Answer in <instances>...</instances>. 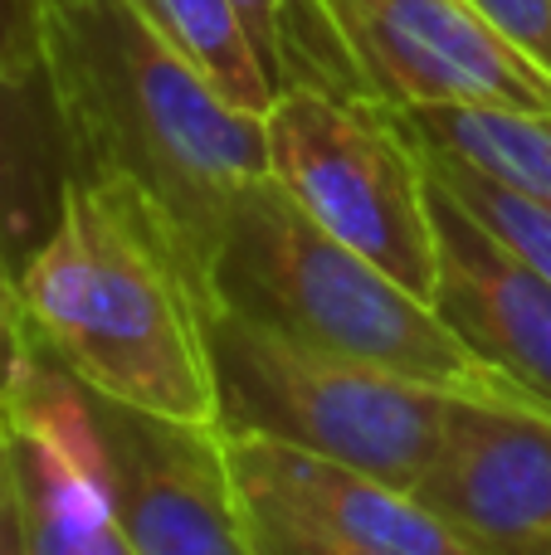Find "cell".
<instances>
[{
	"label": "cell",
	"instance_id": "277c9868",
	"mask_svg": "<svg viewBox=\"0 0 551 555\" xmlns=\"http://www.w3.org/2000/svg\"><path fill=\"white\" fill-rule=\"evenodd\" d=\"M215 424L230 439H269L347 463L396 488H420L439 453L449 395L367 361L215 307L205 312Z\"/></svg>",
	"mask_w": 551,
	"mask_h": 555
},
{
	"label": "cell",
	"instance_id": "ba28073f",
	"mask_svg": "<svg viewBox=\"0 0 551 555\" xmlns=\"http://www.w3.org/2000/svg\"><path fill=\"white\" fill-rule=\"evenodd\" d=\"M25 555H137L117 517L113 468L88 390L39 346L0 395Z\"/></svg>",
	"mask_w": 551,
	"mask_h": 555
},
{
	"label": "cell",
	"instance_id": "ac0fdd59",
	"mask_svg": "<svg viewBox=\"0 0 551 555\" xmlns=\"http://www.w3.org/2000/svg\"><path fill=\"white\" fill-rule=\"evenodd\" d=\"M44 25L49 0H0V64L5 68H44Z\"/></svg>",
	"mask_w": 551,
	"mask_h": 555
},
{
	"label": "cell",
	"instance_id": "44dd1931",
	"mask_svg": "<svg viewBox=\"0 0 551 555\" xmlns=\"http://www.w3.org/2000/svg\"><path fill=\"white\" fill-rule=\"evenodd\" d=\"M0 555H25V537H20V502H15V468H10L5 424H0Z\"/></svg>",
	"mask_w": 551,
	"mask_h": 555
},
{
	"label": "cell",
	"instance_id": "4fadbf2b",
	"mask_svg": "<svg viewBox=\"0 0 551 555\" xmlns=\"http://www.w3.org/2000/svg\"><path fill=\"white\" fill-rule=\"evenodd\" d=\"M396 113L420 146L454 156L464 166H478L494 181L551 205V113L484 103L396 107Z\"/></svg>",
	"mask_w": 551,
	"mask_h": 555
},
{
	"label": "cell",
	"instance_id": "8992f818",
	"mask_svg": "<svg viewBox=\"0 0 551 555\" xmlns=\"http://www.w3.org/2000/svg\"><path fill=\"white\" fill-rule=\"evenodd\" d=\"M367 98L386 107H527L551 113V74L469 0H318Z\"/></svg>",
	"mask_w": 551,
	"mask_h": 555
},
{
	"label": "cell",
	"instance_id": "d6986e66",
	"mask_svg": "<svg viewBox=\"0 0 551 555\" xmlns=\"http://www.w3.org/2000/svg\"><path fill=\"white\" fill-rule=\"evenodd\" d=\"M35 351H39V341H35V332H29L25 302H20V283L0 269V395L25 375Z\"/></svg>",
	"mask_w": 551,
	"mask_h": 555
},
{
	"label": "cell",
	"instance_id": "e0dca14e",
	"mask_svg": "<svg viewBox=\"0 0 551 555\" xmlns=\"http://www.w3.org/2000/svg\"><path fill=\"white\" fill-rule=\"evenodd\" d=\"M469 5L551 74V0H469Z\"/></svg>",
	"mask_w": 551,
	"mask_h": 555
},
{
	"label": "cell",
	"instance_id": "9c48e42d",
	"mask_svg": "<svg viewBox=\"0 0 551 555\" xmlns=\"http://www.w3.org/2000/svg\"><path fill=\"white\" fill-rule=\"evenodd\" d=\"M415 492L498 555H551V410L449 395Z\"/></svg>",
	"mask_w": 551,
	"mask_h": 555
},
{
	"label": "cell",
	"instance_id": "52a82bcc",
	"mask_svg": "<svg viewBox=\"0 0 551 555\" xmlns=\"http://www.w3.org/2000/svg\"><path fill=\"white\" fill-rule=\"evenodd\" d=\"M88 390V385H84ZM137 555H259L254 507L215 420H166L88 390Z\"/></svg>",
	"mask_w": 551,
	"mask_h": 555
},
{
	"label": "cell",
	"instance_id": "8fae6325",
	"mask_svg": "<svg viewBox=\"0 0 551 555\" xmlns=\"http://www.w3.org/2000/svg\"><path fill=\"white\" fill-rule=\"evenodd\" d=\"M430 195L439 230V273L430 293L435 312L494 371L551 404V278L488 240L435 181Z\"/></svg>",
	"mask_w": 551,
	"mask_h": 555
},
{
	"label": "cell",
	"instance_id": "2e32d148",
	"mask_svg": "<svg viewBox=\"0 0 551 555\" xmlns=\"http://www.w3.org/2000/svg\"><path fill=\"white\" fill-rule=\"evenodd\" d=\"M420 156H425L430 181H435L488 240H498L508 254H517L527 269L551 278V205L547 201H537V195H527V191H513V185L484 176L478 166L439 156V152H430V146H420Z\"/></svg>",
	"mask_w": 551,
	"mask_h": 555
},
{
	"label": "cell",
	"instance_id": "3957f363",
	"mask_svg": "<svg viewBox=\"0 0 551 555\" xmlns=\"http://www.w3.org/2000/svg\"><path fill=\"white\" fill-rule=\"evenodd\" d=\"M210 302L439 395L551 410L513 375L494 371L430 297L312 224L273 176L254 181L225 220L210 259Z\"/></svg>",
	"mask_w": 551,
	"mask_h": 555
},
{
	"label": "cell",
	"instance_id": "30bf717a",
	"mask_svg": "<svg viewBox=\"0 0 551 555\" xmlns=\"http://www.w3.org/2000/svg\"><path fill=\"white\" fill-rule=\"evenodd\" d=\"M230 463L254 512L293 521L303 531H322L332 541L386 555H498L449 517H439L420 492L347 463L269 439H230Z\"/></svg>",
	"mask_w": 551,
	"mask_h": 555
},
{
	"label": "cell",
	"instance_id": "9a60e30c",
	"mask_svg": "<svg viewBox=\"0 0 551 555\" xmlns=\"http://www.w3.org/2000/svg\"><path fill=\"white\" fill-rule=\"evenodd\" d=\"M234 10L249 25L254 49L269 64L279 88L312 83V88H332V93L367 98L347 49H342L337 29L322 15L318 0H234Z\"/></svg>",
	"mask_w": 551,
	"mask_h": 555
},
{
	"label": "cell",
	"instance_id": "6da1fadb",
	"mask_svg": "<svg viewBox=\"0 0 551 555\" xmlns=\"http://www.w3.org/2000/svg\"><path fill=\"white\" fill-rule=\"evenodd\" d=\"M35 341L93 395L215 420L210 283L176 224L123 176H74L54 234L20 273Z\"/></svg>",
	"mask_w": 551,
	"mask_h": 555
},
{
	"label": "cell",
	"instance_id": "7a4b0ae2",
	"mask_svg": "<svg viewBox=\"0 0 551 555\" xmlns=\"http://www.w3.org/2000/svg\"><path fill=\"white\" fill-rule=\"evenodd\" d=\"M44 68L78 176L142 185L210 283L234 201L269 176L264 113L230 103L132 0H49Z\"/></svg>",
	"mask_w": 551,
	"mask_h": 555
},
{
	"label": "cell",
	"instance_id": "7c38bea8",
	"mask_svg": "<svg viewBox=\"0 0 551 555\" xmlns=\"http://www.w3.org/2000/svg\"><path fill=\"white\" fill-rule=\"evenodd\" d=\"M74 176V132L49 68L0 64V269L15 283L54 234Z\"/></svg>",
	"mask_w": 551,
	"mask_h": 555
},
{
	"label": "cell",
	"instance_id": "ffe728a7",
	"mask_svg": "<svg viewBox=\"0 0 551 555\" xmlns=\"http://www.w3.org/2000/svg\"><path fill=\"white\" fill-rule=\"evenodd\" d=\"M254 531H259V555H386V551L351 546V541H332L322 531H303L293 521L264 517V512H254Z\"/></svg>",
	"mask_w": 551,
	"mask_h": 555
},
{
	"label": "cell",
	"instance_id": "5bb4252c",
	"mask_svg": "<svg viewBox=\"0 0 551 555\" xmlns=\"http://www.w3.org/2000/svg\"><path fill=\"white\" fill-rule=\"evenodd\" d=\"M230 103L249 113H269L279 98L269 64L259 59L249 39V25L240 20L234 0H132Z\"/></svg>",
	"mask_w": 551,
	"mask_h": 555
},
{
	"label": "cell",
	"instance_id": "5b68a950",
	"mask_svg": "<svg viewBox=\"0 0 551 555\" xmlns=\"http://www.w3.org/2000/svg\"><path fill=\"white\" fill-rule=\"evenodd\" d=\"M269 176L312 224L430 297L439 273L435 195L396 107L361 93L293 83L264 113Z\"/></svg>",
	"mask_w": 551,
	"mask_h": 555
}]
</instances>
